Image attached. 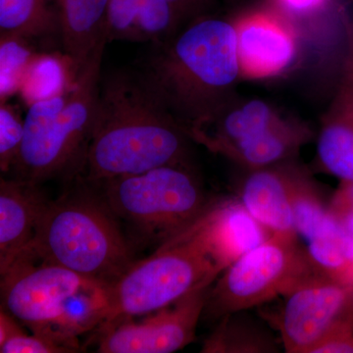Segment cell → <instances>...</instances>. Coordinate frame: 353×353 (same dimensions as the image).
<instances>
[{
  "mask_svg": "<svg viewBox=\"0 0 353 353\" xmlns=\"http://www.w3.org/2000/svg\"><path fill=\"white\" fill-rule=\"evenodd\" d=\"M188 137L138 69L116 70L101 76L80 176L101 182L185 163Z\"/></svg>",
  "mask_w": 353,
  "mask_h": 353,
  "instance_id": "obj_1",
  "label": "cell"
},
{
  "mask_svg": "<svg viewBox=\"0 0 353 353\" xmlns=\"http://www.w3.org/2000/svg\"><path fill=\"white\" fill-rule=\"evenodd\" d=\"M183 129L228 101L241 73L236 26L203 18L153 44L138 69Z\"/></svg>",
  "mask_w": 353,
  "mask_h": 353,
  "instance_id": "obj_2",
  "label": "cell"
},
{
  "mask_svg": "<svg viewBox=\"0 0 353 353\" xmlns=\"http://www.w3.org/2000/svg\"><path fill=\"white\" fill-rule=\"evenodd\" d=\"M111 284L21 253L1 273V308L34 334L80 350L78 336L110 313Z\"/></svg>",
  "mask_w": 353,
  "mask_h": 353,
  "instance_id": "obj_3",
  "label": "cell"
},
{
  "mask_svg": "<svg viewBox=\"0 0 353 353\" xmlns=\"http://www.w3.org/2000/svg\"><path fill=\"white\" fill-rule=\"evenodd\" d=\"M74 179L75 188L46 204L24 252L113 284L134 262L131 246L97 188L83 176Z\"/></svg>",
  "mask_w": 353,
  "mask_h": 353,
  "instance_id": "obj_4",
  "label": "cell"
},
{
  "mask_svg": "<svg viewBox=\"0 0 353 353\" xmlns=\"http://www.w3.org/2000/svg\"><path fill=\"white\" fill-rule=\"evenodd\" d=\"M104 50L97 51L57 95L32 102L25 118V132L12 170L14 178L39 183L82 173L94 128Z\"/></svg>",
  "mask_w": 353,
  "mask_h": 353,
  "instance_id": "obj_5",
  "label": "cell"
},
{
  "mask_svg": "<svg viewBox=\"0 0 353 353\" xmlns=\"http://www.w3.org/2000/svg\"><path fill=\"white\" fill-rule=\"evenodd\" d=\"M223 271L192 224L150 256L132 262L111 285L110 314L101 330L167 307L212 285Z\"/></svg>",
  "mask_w": 353,
  "mask_h": 353,
  "instance_id": "obj_6",
  "label": "cell"
},
{
  "mask_svg": "<svg viewBox=\"0 0 353 353\" xmlns=\"http://www.w3.org/2000/svg\"><path fill=\"white\" fill-rule=\"evenodd\" d=\"M90 183L118 219L161 243L194 224L211 205L185 163Z\"/></svg>",
  "mask_w": 353,
  "mask_h": 353,
  "instance_id": "obj_7",
  "label": "cell"
},
{
  "mask_svg": "<svg viewBox=\"0 0 353 353\" xmlns=\"http://www.w3.org/2000/svg\"><path fill=\"white\" fill-rule=\"evenodd\" d=\"M317 273L296 234L274 233L223 271L209 290L204 310L222 317L254 307Z\"/></svg>",
  "mask_w": 353,
  "mask_h": 353,
  "instance_id": "obj_8",
  "label": "cell"
},
{
  "mask_svg": "<svg viewBox=\"0 0 353 353\" xmlns=\"http://www.w3.org/2000/svg\"><path fill=\"white\" fill-rule=\"evenodd\" d=\"M284 296L280 331L288 352L312 353L330 334L353 327V283L317 273Z\"/></svg>",
  "mask_w": 353,
  "mask_h": 353,
  "instance_id": "obj_9",
  "label": "cell"
},
{
  "mask_svg": "<svg viewBox=\"0 0 353 353\" xmlns=\"http://www.w3.org/2000/svg\"><path fill=\"white\" fill-rule=\"evenodd\" d=\"M211 285L192 290L176 303L134 321L123 320L101 330L99 352L171 353L194 340Z\"/></svg>",
  "mask_w": 353,
  "mask_h": 353,
  "instance_id": "obj_10",
  "label": "cell"
},
{
  "mask_svg": "<svg viewBox=\"0 0 353 353\" xmlns=\"http://www.w3.org/2000/svg\"><path fill=\"white\" fill-rule=\"evenodd\" d=\"M192 225L223 270L274 234L234 199L211 204Z\"/></svg>",
  "mask_w": 353,
  "mask_h": 353,
  "instance_id": "obj_11",
  "label": "cell"
},
{
  "mask_svg": "<svg viewBox=\"0 0 353 353\" xmlns=\"http://www.w3.org/2000/svg\"><path fill=\"white\" fill-rule=\"evenodd\" d=\"M48 199L39 185L19 179L0 180V273L34 240L39 217Z\"/></svg>",
  "mask_w": 353,
  "mask_h": 353,
  "instance_id": "obj_12",
  "label": "cell"
},
{
  "mask_svg": "<svg viewBox=\"0 0 353 353\" xmlns=\"http://www.w3.org/2000/svg\"><path fill=\"white\" fill-rule=\"evenodd\" d=\"M62 44L73 78L101 48H105L110 0H52Z\"/></svg>",
  "mask_w": 353,
  "mask_h": 353,
  "instance_id": "obj_13",
  "label": "cell"
},
{
  "mask_svg": "<svg viewBox=\"0 0 353 353\" xmlns=\"http://www.w3.org/2000/svg\"><path fill=\"white\" fill-rule=\"evenodd\" d=\"M182 18L168 0H110L106 16L108 41L157 44L179 31Z\"/></svg>",
  "mask_w": 353,
  "mask_h": 353,
  "instance_id": "obj_14",
  "label": "cell"
},
{
  "mask_svg": "<svg viewBox=\"0 0 353 353\" xmlns=\"http://www.w3.org/2000/svg\"><path fill=\"white\" fill-rule=\"evenodd\" d=\"M241 71L268 76L282 71L294 57V43L275 18L257 13L236 26Z\"/></svg>",
  "mask_w": 353,
  "mask_h": 353,
  "instance_id": "obj_15",
  "label": "cell"
},
{
  "mask_svg": "<svg viewBox=\"0 0 353 353\" xmlns=\"http://www.w3.org/2000/svg\"><path fill=\"white\" fill-rule=\"evenodd\" d=\"M241 202L273 233L296 234L290 176L269 169H256L243 183Z\"/></svg>",
  "mask_w": 353,
  "mask_h": 353,
  "instance_id": "obj_16",
  "label": "cell"
},
{
  "mask_svg": "<svg viewBox=\"0 0 353 353\" xmlns=\"http://www.w3.org/2000/svg\"><path fill=\"white\" fill-rule=\"evenodd\" d=\"M336 108L322 128L317 153L332 175L353 182V68H347Z\"/></svg>",
  "mask_w": 353,
  "mask_h": 353,
  "instance_id": "obj_17",
  "label": "cell"
},
{
  "mask_svg": "<svg viewBox=\"0 0 353 353\" xmlns=\"http://www.w3.org/2000/svg\"><path fill=\"white\" fill-rule=\"evenodd\" d=\"M50 0H0L1 39H31L43 36L58 26Z\"/></svg>",
  "mask_w": 353,
  "mask_h": 353,
  "instance_id": "obj_18",
  "label": "cell"
},
{
  "mask_svg": "<svg viewBox=\"0 0 353 353\" xmlns=\"http://www.w3.org/2000/svg\"><path fill=\"white\" fill-rule=\"evenodd\" d=\"M294 228L306 243L343 232L339 221L325 208L310 185L290 178Z\"/></svg>",
  "mask_w": 353,
  "mask_h": 353,
  "instance_id": "obj_19",
  "label": "cell"
},
{
  "mask_svg": "<svg viewBox=\"0 0 353 353\" xmlns=\"http://www.w3.org/2000/svg\"><path fill=\"white\" fill-rule=\"evenodd\" d=\"M301 137L284 122L269 131L243 141L234 148L227 157L256 169L284 159L294 150Z\"/></svg>",
  "mask_w": 353,
  "mask_h": 353,
  "instance_id": "obj_20",
  "label": "cell"
},
{
  "mask_svg": "<svg viewBox=\"0 0 353 353\" xmlns=\"http://www.w3.org/2000/svg\"><path fill=\"white\" fill-rule=\"evenodd\" d=\"M63 67L57 58H36L26 72L20 88L27 101L36 102L63 92Z\"/></svg>",
  "mask_w": 353,
  "mask_h": 353,
  "instance_id": "obj_21",
  "label": "cell"
},
{
  "mask_svg": "<svg viewBox=\"0 0 353 353\" xmlns=\"http://www.w3.org/2000/svg\"><path fill=\"white\" fill-rule=\"evenodd\" d=\"M27 39H1L0 63H1V99L21 87L26 72L36 57L26 46Z\"/></svg>",
  "mask_w": 353,
  "mask_h": 353,
  "instance_id": "obj_22",
  "label": "cell"
},
{
  "mask_svg": "<svg viewBox=\"0 0 353 353\" xmlns=\"http://www.w3.org/2000/svg\"><path fill=\"white\" fill-rule=\"evenodd\" d=\"M25 132L22 120L12 106L1 102L0 106V168L4 173L12 170Z\"/></svg>",
  "mask_w": 353,
  "mask_h": 353,
  "instance_id": "obj_23",
  "label": "cell"
},
{
  "mask_svg": "<svg viewBox=\"0 0 353 353\" xmlns=\"http://www.w3.org/2000/svg\"><path fill=\"white\" fill-rule=\"evenodd\" d=\"M1 353H68L74 350L55 339L24 331L0 343Z\"/></svg>",
  "mask_w": 353,
  "mask_h": 353,
  "instance_id": "obj_24",
  "label": "cell"
},
{
  "mask_svg": "<svg viewBox=\"0 0 353 353\" xmlns=\"http://www.w3.org/2000/svg\"><path fill=\"white\" fill-rule=\"evenodd\" d=\"M312 353H353V327L341 329L330 334Z\"/></svg>",
  "mask_w": 353,
  "mask_h": 353,
  "instance_id": "obj_25",
  "label": "cell"
},
{
  "mask_svg": "<svg viewBox=\"0 0 353 353\" xmlns=\"http://www.w3.org/2000/svg\"><path fill=\"white\" fill-rule=\"evenodd\" d=\"M352 209L353 182L341 181L340 189L336 192L333 202H332L331 208H329L330 212L339 221Z\"/></svg>",
  "mask_w": 353,
  "mask_h": 353,
  "instance_id": "obj_26",
  "label": "cell"
},
{
  "mask_svg": "<svg viewBox=\"0 0 353 353\" xmlns=\"http://www.w3.org/2000/svg\"><path fill=\"white\" fill-rule=\"evenodd\" d=\"M326 0H278L281 6L292 13L304 14L319 8Z\"/></svg>",
  "mask_w": 353,
  "mask_h": 353,
  "instance_id": "obj_27",
  "label": "cell"
},
{
  "mask_svg": "<svg viewBox=\"0 0 353 353\" xmlns=\"http://www.w3.org/2000/svg\"><path fill=\"white\" fill-rule=\"evenodd\" d=\"M168 1L183 20L188 16L199 13L208 6L210 0H168Z\"/></svg>",
  "mask_w": 353,
  "mask_h": 353,
  "instance_id": "obj_28",
  "label": "cell"
},
{
  "mask_svg": "<svg viewBox=\"0 0 353 353\" xmlns=\"http://www.w3.org/2000/svg\"><path fill=\"white\" fill-rule=\"evenodd\" d=\"M339 223H340L341 229H343L348 241L353 245V209L347 214L343 216L339 220Z\"/></svg>",
  "mask_w": 353,
  "mask_h": 353,
  "instance_id": "obj_29",
  "label": "cell"
}]
</instances>
